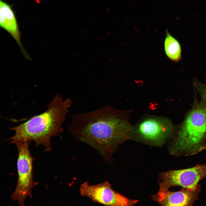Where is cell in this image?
Listing matches in <instances>:
<instances>
[{
  "label": "cell",
  "mask_w": 206,
  "mask_h": 206,
  "mask_svg": "<svg viewBox=\"0 0 206 206\" xmlns=\"http://www.w3.org/2000/svg\"><path fill=\"white\" fill-rule=\"evenodd\" d=\"M171 155L191 156L206 149V104L195 99L181 124L169 142Z\"/></svg>",
  "instance_id": "obj_3"
},
{
  "label": "cell",
  "mask_w": 206,
  "mask_h": 206,
  "mask_svg": "<svg viewBox=\"0 0 206 206\" xmlns=\"http://www.w3.org/2000/svg\"><path fill=\"white\" fill-rule=\"evenodd\" d=\"M72 103L70 98L64 99L60 94H57L45 112L11 128L15 134L10 138V142L15 144L33 141L36 146L43 145L45 151H50L51 138L63 131L62 124Z\"/></svg>",
  "instance_id": "obj_2"
},
{
  "label": "cell",
  "mask_w": 206,
  "mask_h": 206,
  "mask_svg": "<svg viewBox=\"0 0 206 206\" xmlns=\"http://www.w3.org/2000/svg\"><path fill=\"white\" fill-rule=\"evenodd\" d=\"M0 25L7 31L15 40L24 56L29 57L24 49L21 40V33L11 5L3 1H0Z\"/></svg>",
  "instance_id": "obj_9"
},
{
  "label": "cell",
  "mask_w": 206,
  "mask_h": 206,
  "mask_svg": "<svg viewBox=\"0 0 206 206\" xmlns=\"http://www.w3.org/2000/svg\"><path fill=\"white\" fill-rule=\"evenodd\" d=\"M177 127L167 117L146 115L133 126L130 139L151 145L160 146L169 142L174 135Z\"/></svg>",
  "instance_id": "obj_4"
},
{
  "label": "cell",
  "mask_w": 206,
  "mask_h": 206,
  "mask_svg": "<svg viewBox=\"0 0 206 206\" xmlns=\"http://www.w3.org/2000/svg\"><path fill=\"white\" fill-rule=\"evenodd\" d=\"M164 49L167 57L171 60L178 62L181 59V48L178 41L166 30Z\"/></svg>",
  "instance_id": "obj_10"
},
{
  "label": "cell",
  "mask_w": 206,
  "mask_h": 206,
  "mask_svg": "<svg viewBox=\"0 0 206 206\" xmlns=\"http://www.w3.org/2000/svg\"><path fill=\"white\" fill-rule=\"evenodd\" d=\"M80 192L82 196L106 205L132 206L138 202L128 199L116 192L107 181L96 185H90L84 182L80 185Z\"/></svg>",
  "instance_id": "obj_7"
},
{
  "label": "cell",
  "mask_w": 206,
  "mask_h": 206,
  "mask_svg": "<svg viewBox=\"0 0 206 206\" xmlns=\"http://www.w3.org/2000/svg\"><path fill=\"white\" fill-rule=\"evenodd\" d=\"M206 177V164H199L189 168L173 170L161 173V182L159 191L169 190L171 187L179 186L195 190L200 188L198 183Z\"/></svg>",
  "instance_id": "obj_6"
},
{
  "label": "cell",
  "mask_w": 206,
  "mask_h": 206,
  "mask_svg": "<svg viewBox=\"0 0 206 206\" xmlns=\"http://www.w3.org/2000/svg\"><path fill=\"white\" fill-rule=\"evenodd\" d=\"M200 189V188L193 190L183 188L175 192L159 191L152 195V197L161 205L192 206L198 199Z\"/></svg>",
  "instance_id": "obj_8"
},
{
  "label": "cell",
  "mask_w": 206,
  "mask_h": 206,
  "mask_svg": "<svg viewBox=\"0 0 206 206\" xmlns=\"http://www.w3.org/2000/svg\"><path fill=\"white\" fill-rule=\"evenodd\" d=\"M130 110L106 105L96 110L76 114L68 123V131L76 139L88 144L109 159L121 144L130 139L133 126Z\"/></svg>",
  "instance_id": "obj_1"
},
{
  "label": "cell",
  "mask_w": 206,
  "mask_h": 206,
  "mask_svg": "<svg viewBox=\"0 0 206 206\" xmlns=\"http://www.w3.org/2000/svg\"><path fill=\"white\" fill-rule=\"evenodd\" d=\"M29 142L25 141L15 143L18 151L17 166V182L16 188L11 198L16 201L18 204L23 206L27 197H32V190L38 183L33 179V162L34 159L29 149Z\"/></svg>",
  "instance_id": "obj_5"
},
{
  "label": "cell",
  "mask_w": 206,
  "mask_h": 206,
  "mask_svg": "<svg viewBox=\"0 0 206 206\" xmlns=\"http://www.w3.org/2000/svg\"><path fill=\"white\" fill-rule=\"evenodd\" d=\"M193 85L201 96V100L206 104V85L196 79L193 80Z\"/></svg>",
  "instance_id": "obj_11"
}]
</instances>
